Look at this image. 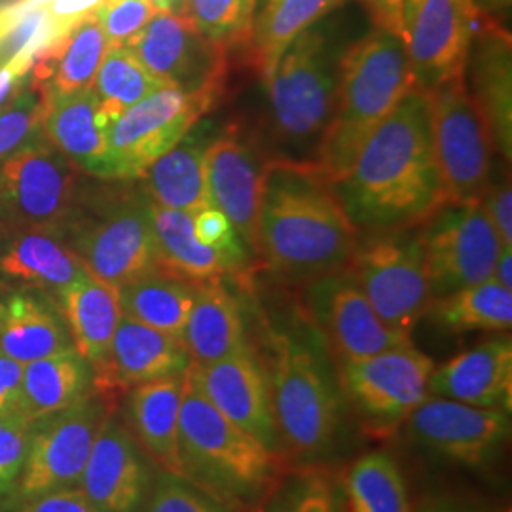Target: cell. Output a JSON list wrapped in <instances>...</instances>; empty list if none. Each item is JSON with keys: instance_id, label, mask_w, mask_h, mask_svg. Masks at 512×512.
I'll return each mask as SVG.
<instances>
[{"instance_id": "obj_14", "label": "cell", "mask_w": 512, "mask_h": 512, "mask_svg": "<svg viewBox=\"0 0 512 512\" xmlns=\"http://www.w3.org/2000/svg\"><path fill=\"white\" fill-rule=\"evenodd\" d=\"M435 363L414 344L340 363L349 401L376 431H393L429 397Z\"/></svg>"}, {"instance_id": "obj_51", "label": "cell", "mask_w": 512, "mask_h": 512, "mask_svg": "<svg viewBox=\"0 0 512 512\" xmlns=\"http://www.w3.org/2000/svg\"><path fill=\"white\" fill-rule=\"evenodd\" d=\"M376 29H384L404 40L403 0H359Z\"/></svg>"}, {"instance_id": "obj_27", "label": "cell", "mask_w": 512, "mask_h": 512, "mask_svg": "<svg viewBox=\"0 0 512 512\" xmlns=\"http://www.w3.org/2000/svg\"><path fill=\"white\" fill-rule=\"evenodd\" d=\"M188 370V368H186ZM183 374L165 376L128 391L129 431L164 473L184 478L179 456V418L184 393Z\"/></svg>"}, {"instance_id": "obj_29", "label": "cell", "mask_w": 512, "mask_h": 512, "mask_svg": "<svg viewBox=\"0 0 512 512\" xmlns=\"http://www.w3.org/2000/svg\"><path fill=\"white\" fill-rule=\"evenodd\" d=\"M192 365H209L249 348L238 300L222 279L196 283L192 310L181 336Z\"/></svg>"}, {"instance_id": "obj_26", "label": "cell", "mask_w": 512, "mask_h": 512, "mask_svg": "<svg viewBox=\"0 0 512 512\" xmlns=\"http://www.w3.org/2000/svg\"><path fill=\"white\" fill-rule=\"evenodd\" d=\"M74 349L54 298L27 287H0V351L29 365Z\"/></svg>"}, {"instance_id": "obj_48", "label": "cell", "mask_w": 512, "mask_h": 512, "mask_svg": "<svg viewBox=\"0 0 512 512\" xmlns=\"http://www.w3.org/2000/svg\"><path fill=\"white\" fill-rule=\"evenodd\" d=\"M105 0H48V14L59 35H65L80 19L93 16Z\"/></svg>"}, {"instance_id": "obj_30", "label": "cell", "mask_w": 512, "mask_h": 512, "mask_svg": "<svg viewBox=\"0 0 512 512\" xmlns=\"http://www.w3.org/2000/svg\"><path fill=\"white\" fill-rule=\"evenodd\" d=\"M54 302L65 319L74 349L93 370L99 368L122 317L118 289L88 274L57 294Z\"/></svg>"}, {"instance_id": "obj_4", "label": "cell", "mask_w": 512, "mask_h": 512, "mask_svg": "<svg viewBox=\"0 0 512 512\" xmlns=\"http://www.w3.org/2000/svg\"><path fill=\"white\" fill-rule=\"evenodd\" d=\"M61 234L86 270L116 289L160 268L147 192L86 188Z\"/></svg>"}, {"instance_id": "obj_6", "label": "cell", "mask_w": 512, "mask_h": 512, "mask_svg": "<svg viewBox=\"0 0 512 512\" xmlns=\"http://www.w3.org/2000/svg\"><path fill=\"white\" fill-rule=\"evenodd\" d=\"M340 59L317 25L293 44L264 76L277 137L289 145H319L336 103Z\"/></svg>"}, {"instance_id": "obj_11", "label": "cell", "mask_w": 512, "mask_h": 512, "mask_svg": "<svg viewBox=\"0 0 512 512\" xmlns=\"http://www.w3.org/2000/svg\"><path fill=\"white\" fill-rule=\"evenodd\" d=\"M211 93L184 92L164 86L122 112L109 128L101 181L141 179L169 148L175 147L215 103Z\"/></svg>"}, {"instance_id": "obj_40", "label": "cell", "mask_w": 512, "mask_h": 512, "mask_svg": "<svg viewBox=\"0 0 512 512\" xmlns=\"http://www.w3.org/2000/svg\"><path fill=\"white\" fill-rule=\"evenodd\" d=\"M52 97L27 78L18 95L0 109V162L44 139L42 122Z\"/></svg>"}, {"instance_id": "obj_23", "label": "cell", "mask_w": 512, "mask_h": 512, "mask_svg": "<svg viewBox=\"0 0 512 512\" xmlns=\"http://www.w3.org/2000/svg\"><path fill=\"white\" fill-rule=\"evenodd\" d=\"M465 71H471V84H467V90L492 131L495 148L507 162H511V35L492 16H480Z\"/></svg>"}, {"instance_id": "obj_54", "label": "cell", "mask_w": 512, "mask_h": 512, "mask_svg": "<svg viewBox=\"0 0 512 512\" xmlns=\"http://www.w3.org/2000/svg\"><path fill=\"white\" fill-rule=\"evenodd\" d=\"M512 0H475L476 8L486 16H503L509 12Z\"/></svg>"}, {"instance_id": "obj_10", "label": "cell", "mask_w": 512, "mask_h": 512, "mask_svg": "<svg viewBox=\"0 0 512 512\" xmlns=\"http://www.w3.org/2000/svg\"><path fill=\"white\" fill-rule=\"evenodd\" d=\"M433 150L446 203L476 202L490 186L494 139L465 74L429 90Z\"/></svg>"}, {"instance_id": "obj_9", "label": "cell", "mask_w": 512, "mask_h": 512, "mask_svg": "<svg viewBox=\"0 0 512 512\" xmlns=\"http://www.w3.org/2000/svg\"><path fill=\"white\" fill-rule=\"evenodd\" d=\"M82 171L46 139L0 162V234L63 232L82 200Z\"/></svg>"}, {"instance_id": "obj_43", "label": "cell", "mask_w": 512, "mask_h": 512, "mask_svg": "<svg viewBox=\"0 0 512 512\" xmlns=\"http://www.w3.org/2000/svg\"><path fill=\"white\" fill-rule=\"evenodd\" d=\"M192 215L194 232L198 239L205 245L217 249L220 255L226 258L232 274L245 272L249 268L251 251L247 249L243 239L239 238L230 220L226 219L217 207H205Z\"/></svg>"}, {"instance_id": "obj_31", "label": "cell", "mask_w": 512, "mask_h": 512, "mask_svg": "<svg viewBox=\"0 0 512 512\" xmlns=\"http://www.w3.org/2000/svg\"><path fill=\"white\" fill-rule=\"evenodd\" d=\"M93 393V368L71 349L23 365L18 412L35 423L82 403Z\"/></svg>"}, {"instance_id": "obj_46", "label": "cell", "mask_w": 512, "mask_h": 512, "mask_svg": "<svg viewBox=\"0 0 512 512\" xmlns=\"http://www.w3.org/2000/svg\"><path fill=\"white\" fill-rule=\"evenodd\" d=\"M480 203L497 232L503 247H512V188L511 181L490 184Z\"/></svg>"}, {"instance_id": "obj_57", "label": "cell", "mask_w": 512, "mask_h": 512, "mask_svg": "<svg viewBox=\"0 0 512 512\" xmlns=\"http://www.w3.org/2000/svg\"><path fill=\"white\" fill-rule=\"evenodd\" d=\"M425 0H403V21L404 27L408 25V21L416 14V10L420 8Z\"/></svg>"}, {"instance_id": "obj_22", "label": "cell", "mask_w": 512, "mask_h": 512, "mask_svg": "<svg viewBox=\"0 0 512 512\" xmlns=\"http://www.w3.org/2000/svg\"><path fill=\"white\" fill-rule=\"evenodd\" d=\"M262 167L238 135L226 133L205 148V184L211 207L230 220L247 249L256 255Z\"/></svg>"}, {"instance_id": "obj_7", "label": "cell", "mask_w": 512, "mask_h": 512, "mask_svg": "<svg viewBox=\"0 0 512 512\" xmlns=\"http://www.w3.org/2000/svg\"><path fill=\"white\" fill-rule=\"evenodd\" d=\"M268 380L277 435L298 456L325 452L338 429L340 401L315 351L291 334H274Z\"/></svg>"}, {"instance_id": "obj_47", "label": "cell", "mask_w": 512, "mask_h": 512, "mask_svg": "<svg viewBox=\"0 0 512 512\" xmlns=\"http://www.w3.org/2000/svg\"><path fill=\"white\" fill-rule=\"evenodd\" d=\"M12 512H99L76 486L37 497Z\"/></svg>"}, {"instance_id": "obj_20", "label": "cell", "mask_w": 512, "mask_h": 512, "mask_svg": "<svg viewBox=\"0 0 512 512\" xmlns=\"http://www.w3.org/2000/svg\"><path fill=\"white\" fill-rule=\"evenodd\" d=\"M148 467L128 427L110 412L76 484L99 512H135L148 486Z\"/></svg>"}, {"instance_id": "obj_37", "label": "cell", "mask_w": 512, "mask_h": 512, "mask_svg": "<svg viewBox=\"0 0 512 512\" xmlns=\"http://www.w3.org/2000/svg\"><path fill=\"white\" fill-rule=\"evenodd\" d=\"M164 86L148 73L128 46H109L92 86L101 126L109 128L122 112Z\"/></svg>"}, {"instance_id": "obj_8", "label": "cell", "mask_w": 512, "mask_h": 512, "mask_svg": "<svg viewBox=\"0 0 512 512\" xmlns=\"http://www.w3.org/2000/svg\"><path fill=\"white\" fill-rule=\"evenodd\" d=\"M348 270L385 327L412 338L435 300L418 228L359 239Z\"/></svg>"}, {"instance_id": "obj_18", "label": "cell", "mask_w": 512, "mask_h": 512, "mask_svg": "<svg viewBox=\"0 0 512 512\" xmlns=\"http://www.w3.org/2000/svg\"><path fill=\"white\" fill-rule=\"evenodd\" d=\"M406 423L416 442L465 465L484 463L509 435V418L503 410L435 395H429Z\"/></svg>"}, {"instance_id": "obj_19", "label": "cell", "mask_w": 512, "mask_h": 512, "mask_svg": "<svg viewBox=\"0 0 512 512\" xmlns=\"http://www.w3.org/2000/svg\"><path fill=\"white\" fill-rule=\"evenodd\" d=\"M190 357L183 342L122 313L103 365L93 370L95 393L112 401L137 385L183 374Z\"/></svg>"}, {"instance_id": "obj_24", "label": "cell", "mask_w": 512, "mask_h": 512, "mask_svg": "<svg viewBox=\"0 0 512 512\" xmlns=\"http://www.w3.org/2000/svg\"><path fill=\"white\" fill-rule=\"evenodd\" d=\"M90 274L61 232L14 230L0 234V281L37 289L50 298Z\"/></svg>"}, {"instance_id": "obj_13", "label": "cell", "mask_w": 512, "mask_h": 512, "mask_svg": "<svg viewBox=\"0 0 512 512\" xmlns=\"http://www.w3.org/2000/svg\"><path fill=\"white\" fill-rule=\"evenodd\" d=\"M418 236L435 298L492 279L503 247L480 200L444 203Z\"/></svg>"}, {"instance_id": "obj_16", "label": "cell", "mask_w": 512, "mask_h": 512, "mask_svg": "<svg viewBox=\"0 0 512 512\" xmlns=\"http://www.w3.org/2000/svg\"><path fill=\"white\" fill-rule=\"evenodd\" d=\"M482 12L475 0H425L404 27L416 86L425 92L465 74Z\"/></svg>"}, {"instance_id": "obj_58", "label": "cell", "mask_w": 512, "mask_h": 512, "mask_svg": "<svg viewBox=\"0 0 512 512\" xmlns=\"http://www.w3.org/2000/svg\"><path fill=\"white\" fill-rule=\"evenodd\" d=\"M266 2H272V0H266Z\"/></svg>"}, {"instance_id": "obj_3", "label": "cell", "mask_w": 512, "mask_h": 512, "mask_svg": "<svg viewBox=\"0 0 512 512\" xmlns=\"http://www.w3.org/2000/svg\"><path fill=\"white\" fill-rule=\"evenodd\" d=\"M414 86L406 44L393 33L374 27L342 54L336 103L315 158L334 183Z\"/></svg>"}, {"instance_id": "obj_33", "label": "cell", "mask_w": 512, "mask_h": 512, "mask_svg": "<svg viewBox=\"0 0 512 512\" xmlns=\"http://www.w3.org/2000/svg\"><path fill=\"white\" fill-rule=\"evenodd\" d=\"M205 148L207 141L194 126L175 147L148 165L141 177L148 198L167 209L190 213L211 207L205 184Z\"/></svg>"}, {"instance_id": "obj_39", "label": "cell", "mask_w": 512, "mask_h": 512, "mask_svg": "<svg viewBox=\"0 0 512 512\" xmlns=\"http://www.w3.org/2000/svg\"><path fill=\"white\" fill-rule=\"evenodd\" d=\"M351 512H410L403 475L385 454H368L349 467L344 480Z\"/></svg>"}, {"instance_id": "obj_38", "label": "cell", "mask_w": 512, "mask_h": 512, "mask_svg": "<svg viewBox=\"0 0 512 512\" xmlns=\"http://www.w3.org/2000/svg\"><path fill=\"white\" fill-rule=\"evenodd\" d=\"M429 315L442 329L454 332L511 330L512 291L488 279L435 298Z\"/></svg>"}, {"instance_id": "obj_50", "label": "cell", "mask_w": 512, "mask_h": 512, "mask_svg": "<svg viewBox=\"0 0 512 512\" xmlns=\"http://www.w3.org/2000/svg\"><path fill=\"white\" fill-rule=\"evenodd\" d=\"M291 512H336L329 482L319 476L308 478L302 484Z\"/></svg>"}, {"instance_id": "obj_55", "label": "cell", "mask_w": 512, "mask_h": 512, "mask_svg": "<svg viewBox=\"0 0 512 512\" xmlns=\"http://www.w3.org/2000/svg\"><path fill=\"white\" fill-rule=\"evenodd\" d=\"M158 14H171V16H184L186 0H148Z\"/></svg>"}, {"instance_id": "obj_34", "label": "cell", "mask_w": 512, "mask_h": 512, "mask_svg": "<svg viewBox=\"0 0 512 512\" xmlns=\"http://www.w3.org/2000/svg\"><path fill=\"white\" fill-rule=\"evenodd\" d=\"M150 213L160 268L190 283L232 275L226 258L196 236L194 215L190 211L167 209L150 200Z\"/></svg>"}, {"instance_id": "obj_35", "label": "cell", "mask_w": 512, "mask_h": 512, "mask_svg": "<svg viewBox=\"0 0 512 512\" xmlns=\"http://www.w3.org/2000/svg\"><path fill=\"white\" fill-rule=\"evenodd\" d=\"M196 283L156 268L118 289L122 313L181 340L192 310Z\"/></svg>"}, {"instance_id": "obj_45", "label": "cell", "mask_w": 512, "mask_h": 512, "mask_svg": "<svg viewBox=\"0 0 512 512\" xmlns=\"http://www.w3.org/2000/svg\"><path fill=\"white\" fill-rule=\"evenodd\" d=\"M147 512H224L219 503L181 476H158Z\"/></svg>"}, {"instance_id": "obj_5", "label": "cell", "mask_w": 512, "mask_h": 512, "mask_svg": "<svg viewBox=\"0 0 512 512\" xmlns=\"http://www.w3.org/2000/svg\"><path fill=\"white\" fill-rule=\"evenodd\" d=\"M179 456L184 480L205 492L222 486L232 492L260 488L274 471V450L228 420L211 403L190 366L184 378L179 418Z\"/></svg>"}, {"instance_id": "obj_56", "label": "cell", "mask_w": 512, "mask_h": 512, "mask_svg": "<svg viewBox=\"0 0 512 512\" xmlns=\"http://www.w3.org/2000/svg\"><path fill=\"white\" fill-rule=\"evenodd\" d=\"M21 0L16 4H10V6H0V37L6 33V29L12 25V21L18 16L19 10H21Z\"/></svg>"}, {"instance_id": "obj_21", "label": "cell", "mask_w": 512, "mask_h": 512, "mask_svg": "<svg viewBox=\"0 0 512 512\" xmlns=\"http://www.w3.org/2000/svg\"><path fill=\"white\" fill-rule=\"evenodd\" d=\"M190 370L205 397L230 421L270 450L277 444L270 380L251 349Z\"/></svg>"}, {"instance_id": "obj_17", "label": "cell", "mask_w": 512, "mask_h": 512, "mask_svg": "<svg viewBox=\"0 0 512 512\" xmlns=\"http://www.w3.org/2000/svg\"><path fill=\"white\" fill-rule=\"evenodd\" d=\"M310 300L317 327L340 363L414 344L412 338L385 327L348 268L315 279Z\"/></svg>"}, {"instance_id": "obj_44", "label": "cell", "mask_w": 512, "mask_h": 512, "mask_svg": "<svg viewBox=\"0 0 512 512\" xmlns=\"http://www.w3.org/2000/svg\"><path fill=\"white\" fill-rule=\"evenodd\" d=\"M158 12L148 0H105L93 14L109 46H126Z\"/></svg>"}, {"instance_id": "obj_2", "label": "cell", "mask_w": 512, "mask_h": 512, "mask_svg": "<svg viewBox=\"0 0 512 512\" xmlns=\"http://www.w3.org/2000/svg\"><path fill=\"white\" fill-rule=\"evenodd\" d=\"M359 243L336 184L315 160L275 158L262 167L256 255L274 274L315 281L348 268Z\"/></svg>"}, {"instance_id": "obj_25", "label": "cell", "mask_w": 512, "mask_h": 512, "mask_svg": "<svg viewBox=\"0 0 512 512\" xmlns=\"http://www.w3.org/2000/svg\"><path fill=\"white\" fill-rule=\"evenodd\" d=\"M429 395L459 403L511 410L512 344L494 338L461 351L444 365L435 366L429 378Z\"/></svg>"}, {"instance_id": "obj_28", "label": "cell", "mask_w": 512, "mask_h": 512, "mask_svg": "<svg viewBox=\"0 0 512 512\" xmlns=\"http://www.w3.org/2000/svg\"><path fill=\"white\" fill-rule=\"evenodd\" d=\"M107 50L109 40L97 18L80 19L63 37L38 52L29 80L44 88L52 99L88 92Z\"/></svg>"}, {"instance_id": "obj_36", "label": "cell", "mask_w": 512, "mask_h": 512, "mask_svg": "<svg viewBox=\"0 0 512 512\" xmlns=\"http://www.w3.org/2000/svg\"><path fill=\"white\" fill-rule=\"evenodd\" d=\"M342 0H272L253 19L251 59L256 71L266 76L275 61L293 44L294 38L308 31L330 14Z\"/></svg>"}, {"instance_id": "obj_52", "label": "cell", "mask_w": 512, "mask_h": 512, "mask_svg": "<svg viewBox=\"0 0 512 512\" xmlns=\"http://www.w3.org/2000/svg\"><path fill=\"white\" fill-rule=\"evenodd\" d=\"M27 78L29 73L23 71L16 63H8L0 67V109L18 95L19 90L25 86Z\"/></svg>"}, {"instance_id": "obj_49", "label": "cell", "mask_w": 512, "mask_h": 512, "mask_svg": "<svg viewBox=\"0 0 512 512\" xmlns=\"http://www.w3.org/2000/svg\"><path fill=\"white\" fill-rule=\"evenodd\" d=\"M23 365L0 351V416L18 412Z\"/></svg>"}, {"instance_id": "obj_1", "label": "cell", "mask_w": 512, "mask_h": 512, "mask_svg": "<svg viewBox=\"0 0 512 512\" xmlns=\"http://www.w3.org/2000/svg\"><path fill=\"white\" fill-rule=\"evenodd\" d=\"M336 192L359 232L418 228L446 203L429 95L414 86L359 150Z\"/></svg>"}, {"instance_id": "obj_42", "label": "cell", "mask_w": 512, "mask_h": 512, "mask_svg": "<svg viewBox=\"0 0 512 512\" xmlns=\"http://www.w3.org/2000/svg\"><path fill=\"white\" fill-rule=\"evenodd\" d=\"M33 423L19 412L0 416V507L14 492L27 458Z\"/></svg>"}, {"instance_id": "obj_32", "label": "cell", "mask_w": 512, "mask_h": 512, "mask_svg": "<svg viewBox=\"0 0 512 512\" xmlns=\"http://www.w3.org/2000/svg\"><path fill=\"white\" fill-rule=\"evenodd\" d=\"M42 135L82 173L95 179L103 177L107 137L92 90L52 99L42 122Z\"/></svg>"}, {"instance_id": "obj_15", "label": "cell", "mask_w": 512, "mask_h": 512, "mask_svg": "<svg viewBox=\"0 0 512 512\" xmlns=\"http://www.w3.org/2000/svg\"><path fill=\"white\" fill-rule=\"evenodd\" d=\"M126 46L165 86L217 97L226 73V50L203 37L184 16L156 14Z\"/></svg>"}, {"instance_id": "obj_12", "label": "cell", "mask_w": 512, "mask_h": 512, "mask_svg": "<svg viewBox=\"0 0 512 512\" xmlns=\"http://www.w3.org/2000/svg\"><path fill=\"white\" fill-rule=\"evenodd\" d=\"M110 412L109 399L93 393L82 403L35 421L18 484L0 512L16 511L42 495L74 488L90 458L97 431Z\"/></svg>"}, {"instance_id": "obj_53", "label": "cell", "mask_w": 512, "mask_h": 512, "mask_svg": "<svg viewBox=\"0 0 512 512\" xmlns=\"http://www.w3.org/2000/svg\"><path fill=\"white\" fill-rule=\"evenodd\" d=\"M495 283L512 291V247H501L499 256L495 260L494 275Z\"/></svg>"}, {"instance_id": "obj_41", "label": "cell", "mask_w": 512, "mask_h": 512, "mask_svg": "<svg viewBox=\"0 0 512 512\" xmlns=\"http://www.w3.org/2000/svg\"><path fill=\"white\" fill-rule=\"evenodd\" d=\"M256 0H186L184 18L220 48L249 40Z\"/></svg>"}]
</instances>
